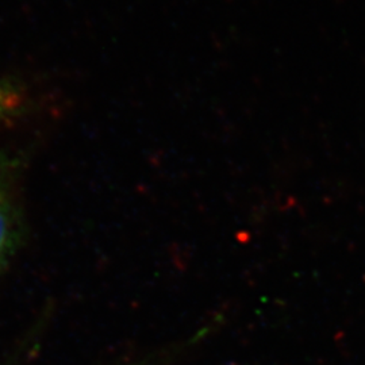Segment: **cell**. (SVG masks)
<instances>
[{
  "mask_svg": "<svg viewBox=\"0 0 365 365\" xmlns=\"http://www.w3.org/2000/svg\"><path fill=\"white\" fill-rule=\"evenodd\" d=\"M21 225L13 184L6 176H0V271L19 244Z\"/></svg>",
  "mask_w": 365,
  "mask_h": 365,
  "instance_id": "6da1fadb",
  "label": "cell"
},
{
  "mask_svg": "<svg viewBox=\"0 0 365 365\" xmlns=\"http://www.w3.org/2000/svg\"><path fill=\"white\" fill-rule=\"evenodd\" d=\"M25 105V95L19 86L7 78H0V122L19 114Z\"/></svg>",
  "mask_w": 365,
  "mask_h": 365,
  "instance_id": "7a4b0ae2",
  "label": "cell"
}]
</instances>
